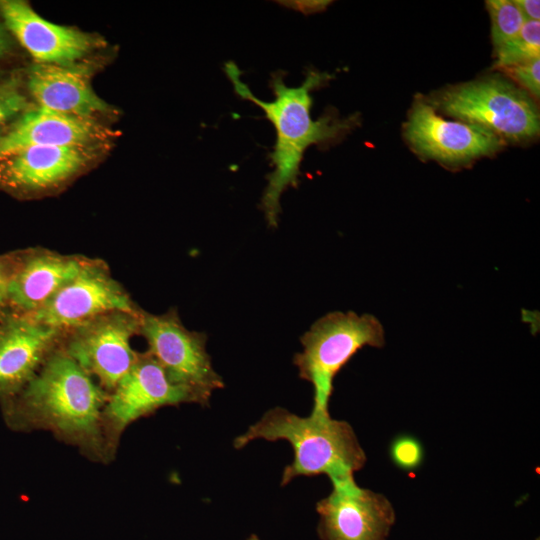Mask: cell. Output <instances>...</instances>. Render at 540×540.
I'll list each match as a JSON object with an SVG mask.
<instances>
[{
    "label": "cell",
    "instance_id": "cb8c5ba5",
    "mask_svg": "<svg viewBox=\"0 0 540 540\" xmlns=\"http://www.w3.org/2000/svg\"><path fill=\"white\" fill-rule=\"evenodd\" d=\"M514 3L525 21H539L540 2L538 0H515Z\"/></svg>",
    "mask_w": 540,
    "mask_h": 540
},
{
    "label": "cell",
    "instance_id": "8fae6325",
    "mask_svg": "<svg viewBox=\"0 0 540 540\" xmlns=\"http://www.w3.org/2000/svg\"><path fill=\"white\" fill-rule=\"evenodd\" d=\"M406 135L421 154L453 165L491 155L503 147L502 139L488 129L464 121L445 120L422 102L411 112Z\"/></svg>",
    "mask_w": 540,
    "mask_h": 540
},
{
    "label": "cell",
    "instance_id": "3957f363",
    "mask_svg": "<svg viewBox=\"0 0 540 540\" xmlns=\"http://www.w3.org/2000/svg\"><path fill=\"white\" fill-rule=\"evenodd\" d=\"M289 442L294 451L291 464L282 473L281 486L300 476L327 475L331 482L354 476L367 461L352 426L330 416L313 412L301 417L282 407L269 409L233 441L242 449L254 440Z\"/></svg>",
    "mask_w": 540,
    "mask_h": 540
},
{
    "label": "cell",
    "instance_id": "30bf717a",
    "mask_svg": "<svg viewBox=\"0 0 540 540\" xmlns=\"http://www.w3.org/2000/svg\"><path fill=\"white\" fill-rule=\"evenodd\" d=\"M332 486L316 504L320 540H388L396 515L385 495L360 487L354 476Z\"/></svg>",
    "mask_w": 540,
    "mask_h": 540
},
{
    "label": "cell",
    "instance_id": "d4e9b609",
    "mask_svg": "<svg viewBox=\"0 0 540 540\" xmlns=\"http://www.w3.org/2000/svg\"><path fill=\"white\" fill-rule=\"evenodd\" d=\"M293 4H288L286 2V5L288 7L292 6L293 9H296L302 13H312L324 10L326 6L328 5V1H295L290 2Z\"/></svg>",
    "mask_w": 540,
    "mask_h": 540
},
{
    "label": "cell",
    "instance_id": "5bb4252c",
    "mask_svg": "<svg viewBox=\"0 0 540 540\" xmlns=\"http://www.w3.org/2000/svg\"><path fill=\"white\" fill-rule=\"evenodd\" d=\"M109 134L94 118L31 106L0 137V158L30 146L92 149L107 140Z\"/></svg>",
    "mask_w": 540,
    "mask_h": 540
},
{
    "label": "cell",
    "instance_id": "7a4b0ae2",
    "mask_svg": "<svg viewBox=\"0 0 540 540\" xmlns=\"http://www.w3.org/2000/svg\"><path fill=\"white\" fill-rule=\"evenodd\" d=\"M17 395L12 411L19 425L49 431L90 460L110 462L102 429L109 393L61 345Z\"/></svg>",
    "mask_w": 540,
    "mask_h": 540
},
{
    "label": "cell",
    "instance_id": "4fadbf2b",
    "mask_svg": "<svg viewBox=\"0 0 540 540\" xmlns=\"http://www.w3.org/2000/svg\"><path fill=\"white\" fill-rule=\"evenodd\" d=\"M63 334L27 315L6 316L0 324V392L17 394L60 346Z\"/></svg>",
    "mask_w": 540,
    "mask_h": 540
},
{
    "label": "cell",
    "instance_id": "ba28073f",
    "mask_svg": "<svg viewBox=\"0 0 540 540\" xmlns=\"http://www.w3.org/2000/svg\"><path fill=\"white\" fill-rule=\"evenodd\" d=\"M198 404L188 389L172 383L149 352L139 353L129 372L109 393L102 412V429L108 457L115 458L125 429L140 418L167 406Z\"/></svg>",
    "mask_w": 540,
    "mask_h": 540
},
{
    "label": "cell",
    "instance_id": "2e32d148",
    "mask_svg": "<svg viewBox=\"0 0 540 540\" xmlns=\"http://www.w3.org/2000/svg\"><path fill=\"white\" fill-rule=\"evenodd\" d=\"M85 260L83 256L45 249L17 255L6 305L12 307L15 314L31 315L79 272Z\"/></svg>",
    "mask_w": 540,
    "mask_h": 540
},
{
    "label": "cell",
    "instance_id": "7c38bea8",
    "mask_svg": "<svg viewBox=\"0 0 540 540\" xmlns=\"http://www.w3.org/2000/svg\"><path fill=\"white\" fill-rule=\"evenodd\" d=\"M0 17L36 63L69 65L94 48L99 40L77 29L54 24L21 0H0Z\"/></svg>",
    "mask_w": 540,
    "mask_h": 540
},
{
    "label": "cell",
    "instance_id": "ac0fdd59",
    "mask_svg": "<svg viewBox=\"0 0 540 540\" xmlns=\"http://www.w3.org/2000/svg\"><path fill=\"white\" fill-rule=\"evenodd\" d=\"M495 51L497 68L507 69L539 58L540 22L525 21L520 32Z\"/></svg>",
    "mask_w": 540,
    "mask_h": 540
},
{
    "label": "cell",
    "instance_id": "4316f807",
    "mask_svg": "<svg viewBox=\"0 0 540 540\" xmlns=\"http://www.w3.org/2000/svg\"><path fill=\"white\" fill-rule=\"evenodd\" d=\"M538 540V539H537Z\"/></svg>",
    "mask_w": 540,
    "mask_h": 540
},
{
    "label": "cell",
    "instance_id": "d6986e66",
    "mask_svg": "<svg viewBox=\"0 0 540 540\" xmlns=\"http://www.w3.org/2000/svg\"><path fill=\"white\" fill-rule=\"evenodd\" d=\"M486 4L492 22V40L497 49L520 32L525 19L514 1L490 0Z\"/></svg>",
    "mask_w": 540,
    "mask_h": 540
},
{
    "label": "cell",
    "instance_id": "484cf974",
    "mask_svg": "<svg viewBox=\"0 0 540 540\" xmlns=\"http://www.w3.org/2000/svg\"><path fill=\"white\" fill-rule=\"evenodd\" d=\"M12 49V38L3 22L0 21V59L5 57Z\"/></svg>",
    "mask_w": 540,
    "mask_h": 540
},
{
    "label": "cell",
    "instance_id": "9c48e42d",
    "mask_svg": "<svg viewBox=\"0 0 540 540\" xmlns=\"http://www.w3.org/2000/svg\"><path fill=\"white\" fill-rule=\"evenodd\" d=\"M139 310L123 286L111 276L103 261L86 258L73 278L62 285L40 309L27 316L65 332L107 312Z\"/></svg>",
    "mask_w": 540,
    "mask_h": 540
},
{
    "label": "cell",
    "instance_id": "e0dca14e",
    "mask_svg": "<svg viewBox=\"0 0 540 540\" xmlns=\"http://www.w3.org/2000/svg\"><path fill=\"white\" fill-rule=\"evenodd\" d=\"M91 68L84 63H35L27 73V88L37 106L93 118L96 114L108 112L109 106L92 89Z\"/></svg>",
    "mask_w": 540,
    "mask_h": 540
},
{
    "label": "cell",
    "instance_id": "9a60e30c",
    "mask_svg": "<svg viewBox=\"0 0 540 540\" xmlns=\"http://www.w3.org/2000/svg\"><path fill=\"white\" fill-rule=\"evenodd\" d=\"M91 148L30 146L0 158V187L19 193L55 188L80 172Z\"/></svg>",
    "mask_w": 540,
    "mask_h": 540
},
{
    "label": "cell",
    "instance_id": "5b68a950",
    "mask_svg": "<svg viewBox=\"0 0 540 540\" xmlns=\"http://www.w3.org/2000/svg\"><path fill=\"white\" fill-rule=\"evenodd\" d=\"M139 334L169 380L191 391L199 405L209 406L212 393L224 382L212 366L206 334L188 330L175 309L159 315L142 310Z\"/></svg>",
    "mask_w": 540,
    "mask_h": 540
},
{
    "label": "cell",
    "instance_id": "6da1fadb",
    "mask_svg": "<svg viewBox=\"0 0 540 540\" xmlns=\"http://www.w3.org/2000/svg\"><path fill=\"white\" fill-rule=\"evenodd\" d=\"M224 72L235 94L242 100L258 105L275 128L276 142L269 154L273 170L267 176L261 209L268 225L276 227L281 212V196L289 187H297L305 150L311 145L329 144L338 140L351 130L353 119L341 120L335 116L312 119L311 92L329 78L326 73L308 69L300 86L289 87L284 82V71L273 72L269 87L274 100L269 102L257 98L241 81V71L233 61L224 64Z\"/></svg>",
    "mask_w": 540,
    "mask_h": 540
},
{
    "label": "cell",
    "instance_id": "7402d4cb",
    "mask_svg": "<svg viewBox=\"0 0 540 540\" xmlns=\"http://www.w3.org/2000/svg\"><path fill=\"white\" fill-rule=\"evenodd\" d=\"M510 76L531 92L540 94V57L506 69Z\"/></svg>",
    "mask_w": 540,
    "mask_h": 540
},
{
    "label": "cell",
    "instance_id": "277c9868",
    "mask_svg": "<svg viewBox=\"0 0 540 540\" xmlns=\"http://www.w3.org/2000/svg\"><path fill=\"white\" fill-rule=\"evenodd\" d=\"M302 352L293 363L299 377L313 387V412H329L333 381L338 372L363 347L381 348L385 333L373 315L335 311L318 319L301 337Z\"/></svg>",
    "mask_w": 540,
    "mask_h": 540
},
{
    "label": "cell",
    "instance_id": "52a82bcc",
    "mask_svg": "<svg viewBox=\"0 0 540 540\" xmlns=\"http://www.w3.org/2000/svg\"><path fill=\"white\" fill-rule=\"evenodd\" d=\"M445 113L514 141L539 132V112L528 95L498 79L467 83L445 92L440 101Z\"/></svg>",
    "mask_w": 540,
    "mask_h": 540
},
{
    "label": "cell",
    "instance_id": "44dd1931",
    "mask_svg": "<svg viewBox=\"0 0 540 540\" xmlns=\"http://www.w3.org/2000/svg\"><path fill=\"white\" fill-rule=\"evenodd\" d=\"M391 459L403 470L417 468L423 459V449L419 441L410 436L396 438L390 448Z\"/></svg>",
    "mask_w": 540,
    "mask_h": 540
},
{
    "label": "cell",
    "instance_id": "8992f818",
    "mask_svg": "<svg viewBox=\"0 0 540 540\" xmlns=\"http://www.w3.org/2000/svg\"><path fill=\"white\" fill-rule=\"evenodd\" d=\"M141 312L98 315L65 331L60 345L110 393L138 359L139 352L132 348L131 339L139 334Z\"/></svg>",
    "mask_w": 540,
    "mask_h": 540
},
{
    "label": "cell",
    "instance_id": "ffe728a7",
    "mask_svg": "<svg viewBox=\"0 0 540 540\" xmlns=\"http://www.w3.org/2000/svg\"><path fill=\"white\" fill-rule=\"evenodd\" d=\"M30 107L19 75L0 79V137Z\"/></svg>",
    "mask_w": 540,
    "mask_h": 540
},
{
    "label": "cell",
    "instance_id": "603a6c76",
    "mask_svg": "<svg viewBox=\"0 0 540 540\" xmlns=\"http://www.w3.org/2000/svg\"><path fill=\"white\" fill-rule=\"evenodd\" d=\"M17 255L0 256V308L6 305L8 285L15 267Z\"/></svg>",
    "mask_w": 540,
    "mask_h": 540
}]
</instances>
